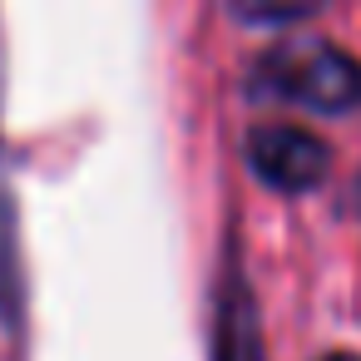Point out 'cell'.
Returning <instances> with one entry per match:
<instances>
[{
    "label": "cell",
    "instance_id": "1",
    "mask_svg": "<svg viewBox=\"0 0 361 361\" xmlns=\"http://www.w3.org/2000/svg\"><path fill=\"white\" fill-rule=\"evenodd\" d=\"M252 94L317 114H346L361 104V65L322 35H287L252 65Z\"/></svg>",
    "mask_w": 361,
    "mask_h": 361
},
{
    "label": "cell",
    "instance_id": "2",
    "mask_svg": "<svg viewBox=\"0 0 361 361\" xmlns=\"http://www.w3.org/2000/svg\"><path fill=\"white\" fill-rule=\"evenodd\" d=\"M247 169L277 193H312L331 173V149L302 124H257L247 134Z\"/></svg>",
    "mask_w": 361,
    "mask_h": 361
},
{
    "label": "cell",
    "instance_id": "3",
    "mask_svg": "<svg viewBox=\"0 0 361 361\" xmlns=\"http://www.w3.org/2000/svg\"><path fill=\"white\" fill-rule=\"evenodd\" d=\"M213 361H267L262 351V312L252 297V282L243 272L238 243L223 252V277L213 297Z\"/></svg>",
    "mask_w": 361,
    "mask_h": 361
},
{
    "label": "cell",
    "instance_id": "4",
    "mask_svg": "<svg viewBox=\"0 0 361 361\" xmlns=\"http://www.w3.org/2000/svg\"><path fill=\"white\" fill-rule=\"evenodd\" d=\"M0 322L20 331L25 322V272H20V238H16V203L0 193Z\"/></svg>",
    "mask_w": 361,
    "mask_h": 361
},
{
    "label": "cell",
    "instance_id": "5",
    "mask_svg": "<svg viewBox=\"0 0 361 361\" xmlns=\"http://www.w3.org/2000/svg\"><path fill=\"white\" fill-rule=\"evenodd\" d=\"M326 6L331 0H228L233 20H243V25H297Z\"/></svg>",
    "mask_w": 361,
    "mask_h": 361
},
{
    "label": "cell",
    "instance_id": "6",
    "mask_svg": "<svg viewBox=\"0 0 361 361\" xmlns=\"http://www.w3.org/2000/svg\"><path fill=\"white\" fill-rule=\"evenodd\" d=\"M322 361H361V356H351V351H331V356H322Z\"/></svg>",
    "mask_w": 361,
    "mask_h": 361
},
{
    "label": "cell",
    "instance_id": "7",
    "mask_svg": "<svg viewBox=\"0 0 361 361\" xmlns=\"http://www.w3.org/2000/svg\"><path fill=\"white\" fill-rule=\"evenodd\" d=\"M356 203H361V193H356Z\"/></svg>",
    "mask_w": 361,
    "mask_h": 361
}]
</instances>
